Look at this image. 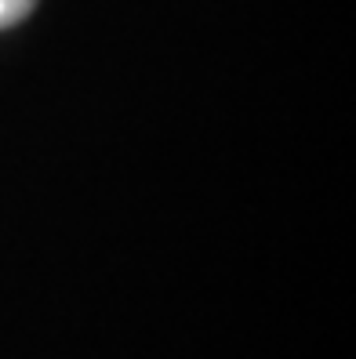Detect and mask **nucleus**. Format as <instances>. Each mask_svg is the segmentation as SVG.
<instances>
[{"label":"nucleus","instance_id":"f257e3e1","mask_svg":"<svg viewBox=\"0 0 356 359\" xmlns=\"http://www.w3.org/2000/svg\"><path fill=\"white\" fill-rule=\"evenodd\" d=\"M33 4L37 0H0V29L22 22V18L33 11Z\"/></svg>","mask_w":356,"mask_h":359}]
</instances>
